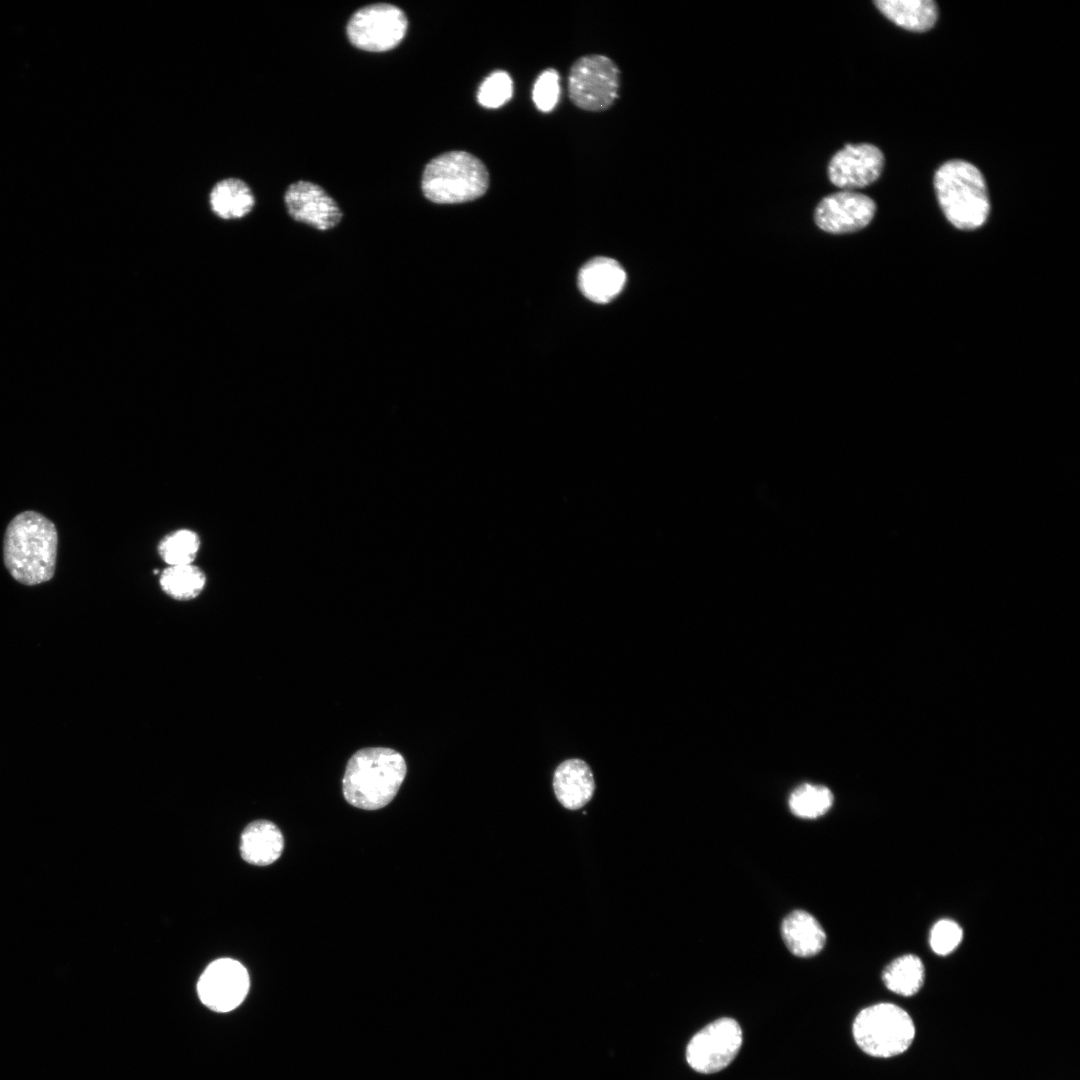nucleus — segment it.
<instances>
[{
  "mask_svg": "<svg viewBox=\"0 0 1080 1080\" xmlns=\"http://www.w3.org/2000/svg\"><path fill=\"white\" fill-rule=\"evenodd\" d=\"M201 547L194 530L182 528L166 534L157 545V552L167 566L193 564Z\"/></svg>",
  "mask_w": 1080,
  "mask_h": 1080,
  "instance_id": "21",
  "label": "nucleus"
},
{
  "mask_svg": "<svg viewBox=\"0 0 1080 1080\" xmlns=\"http://www.w3.org/2000/svg\"><path fill=\"white\" fill-rule=\"evenodd\" d=\"M57 544V530L51 520L36 511L21 512L5 531V567L21 584L47 582L55 572Z\"/></svg>",
  "mask_w": 1080,
  "mask_h": 1080,
  "instance_id": "1",
  "label": "nucleus"
},
{
  "mask_svg": "<svg viewBox=\"0 0 1080 1080\" xmlns=\"http://www.w3.org/2000/svg\"><path fill=\"white\" fill-rule=\"evenodd\" d=\"M925 970L921 959L907 954L896 958L882 973L885 986L892 992L910 997L922 988Z\"/></svg>",
  "mask_w": 1080,
  "mask_h": 1080,
  "instance_id": "20",
  "label": "nucleus"
},
{
  "mask_svg": "<svg viewBox=\"0 0 1080 1080\" xmlns=\"http://www.w3.org/2000/svg\"><path fill=\"white\" fill-rule=\"evenodd\" d=\"M557 800L569 810L583 807L593 796L595 782L589 765L581 759L562 762L553 776Z\"/></svg>",
  "mask_w": 1080,
  "mask_h": 1080,
  "instance_id": "14",
  "label": "nucleus"
},
{
  "mask_svg": "<svg viewBox=\"0 0 1080 1080\" xmlns=\"http://www.w3.org/2000/svg\"><path fill=\"white\" fill-rule=\"evenodd\" d=\"M626 273L614 259L597 257L579 271L578 286L583 295L595 303H608L623 289Z\"/></svg>",
  "mask_w": 1080,
  "mask_h": 1080,
  "instance_id": "13",
  "label": "nucleus"
},
{
  "mask_svg": "<svg viewBox=\"0 0 1080 1080\" xmlns=\"http://www.w3.org/2000/svg\"><path fill=\"white\" fill-rule=\"evenodd\" d=\"M408 27L405 13L398 7L379 3L357 10L347 24V36L355 47L383 52L396 47Z\"/></svg>",
  "mask_w": 1080,
  "mask_h": 1080,
  "instance_id": "7",
  "label": "nucleus"
},
{
  "mask_svg": "<svg viewBox=\"0 0 1080 1080\" xmlns=\"http://www.w3.org/2000/svg\"><path fill=\"white\" fill-rule=\"evenodd\" d=\"M852 1034L866 1054L888 1058L904 1053L915 1037L911 1016L893 1003H878L862 1009L854 1019Z\"/></svg>",
  "mask_w": 1080,
  "mask_h": 1080,
  "instance_id": "5",
  "label": "nucleus"
},
{
  "mask_svg": "<svg viewBox=\"0 0 1080 1080\" xmlns=\"http://www.w3.org/2000/svg\"><path fill=\"white\" fill-rule=\"evenodd\" d=\"M208 204L218 218L226 221L238 220L253 211L256 197L246 181L238 177H226L211 187Z\"/></svg>",
  "mask_w": 1080,
  "mask_h": 1080,
  "instance_id": "15",
  "label": "nucleus"
},
{
  "mask_svg": "<svg viewBox=\"0 0 1080 1080\" xmlns=\"http://www.w3.org/2000/svg\"><path fill=\"white\" fill-rule=\"evenodd\" d=\"M938 203L948 221L958 229L981 227L990 212L986 181L980 170L963 160H950L935 173Z\"/></svg>",
  "mask_w": 1080,
  "mask_h": 1080,
  "instance_id": "3",
  "label": "nucleus"
},
{
  "mask_svg": "<svg viewBox=\"0 0 1080 1080\" xmlns=\"http://www.w3.org/2000/svg\"><path fill=\"white\" fill-rule=\"evenodd\" d=\"M791 812L797 817L814 819L824 815L833 804V794L827 787L802 784L795 788L788 800Z\"/></svg>",
  "mask_w": 1080,
  "mask_h": 1080,
  "instance_id": "22",
  "label": "nucleus"
},
{
  "mask_svg": "<svg viewBox=\"0 0 1080 1080\" xmlns=\"http://www.w3.org/2000/svg\"><path fill=\"white\" fill-rule=\"evenodd\" d=\"M513 94V81L510 75L501 70L492 72L481 83L477 100L485 108L495 109L507 103Z\"/></svg>",
  "mask_w": 1080,
  "mask_h": 1080,
  "instance_id": "23",
  "label": "nucleus"
},
{
  "mask_svg": "<svg viewBox=\"0 0 1080 1080\" xmlns=\"http://www.w3.org/2000/svg\"><path fill=\"white\" fill-rule=\"evenodd\" d=\"M742 1045V1030L733 1018H719L698 1031L686 1049V1060L699 1073L723 1070L736 1057Z\"/></svg>",
  "mask_w": 1080,
  "mask_h": 1080,
  "instance_id": "8",
  "label": "nucleus"
},
{
  "mask_svg": "<svg viewBox=\"0 0 1080 1080\" xmlns=\"http://www.w3.org/2000/svg\"><path fill=\"white\" fill-rule=\"evenodd\" d=\"M560 95L559 75L556 70L550 68L544 70L537 78L532 98L535 106L542 112H549L557 105Z\"/></svg>",
  "mask_w": 1080,
  "mask_h": 1080,
  "instance_id": "24",
  "label": "nucleus"
},
{
  "mask_svg": "<svg viewBox=\"0 0 1080 1080\" xmlns=\"http://www.w3.org/2000/svg\"><path fill=\"white\" fill-rule=\"evenodd\" d=\"M884 156L872 144H848L830 160L828 176L837 187L849 190L875 182L883 169Z\"/></svg>",
  "mask_w": 1080,
  "mask_h": 1080,
  "instance_id": "12",
  "label": "nucleus"
},
{
  "mask_svg": "<svg viewBox=\"0 0 1080 1080\" xmlns=\"http://www.w3.org/2000/svg\"><path fill=\"white\" fill-rule=\"evenodd\" d=\"M620 71L607 56L591 54L582 56L572 65L569 78V96L574 105L586 111H603L618 96Z\"/></svg>",
  "mask_w": 1080,
  "mask_h": 1080,
  "instance_id": "6",
  "label": "nucleus"
},
{
  "mask_svg": "<svg viewBox=\"0 0 1080 1080\" xmlns=\"http://www.w3.org/2000/svg\"><path fill=\"white\" fill-rule=\"evenodd\" d=\"M246 968L231 958L211 962L197 984L201 1002L216 1012H229L238 1007L249 990Z\"/></svg>",
  "mask_w": 1080,
  "mask_h": 1080,
  "instance_id": "9",
  "label": "nucleus"
},
{
  "mask_svg": "<svg viewBox=\"0 0 1080 1080\" xmlns=\"http://www.w3.org/2000/svg\"><path fill=\"white\" fill-rule=\"evenodd\" d=\"M962 929L954 921L943 919L938 921L930 933V945L933 951L939 955L951 953L962 940Z\"/></svg>",
  "mask_w": 1080,
  "mask_h": 1080,
  "instance_id": "25",
  "label": "nucleus"
},
{
  "mask_svg": "<svg viewBox=\"0 0 1080 1080\" xmlns=\"http://www.w3.org/2000/svg\"><path fill=\"white\" fill-rule=\"evenodd\" d=\"M283 848V835L271 821H253L242 832L240 852L242 858L250 864H272L279 859Z\"/></svg>",
  "mask_w": 1080,
  "mask_h": 1080,
  "instance_id": "16",
  "label": "nucleus"
},
{
  "mask_svg": "<svg viewBox=\"0 0 1080 1080\" xmlns=\"http://www.w3.org/2000/svg\"><path fill=\"white\" fill-rule=\"evenodd\" d=\"M874 4L890 21L909 31H927L938 18L932 0H877Z\"/></svg>",
  "mask_w": 1080,
  "mask_h": 1080,
  "instance_id": "18",
  "label": "nucleus"
},
{
  "mask_svg": "<svg viewBox=\"0 0 1080 1080\" xmlns=\"http://www.w3.org/2000/svg\"><path fill=\"white\" fill-rule=\"evenodd\" d=\"M782 938L791 953L798 957H811L819 953L826 935L814 916L802 910L788 914L781 925Z\"/></svg>",
  "mask_w": 1080,
  "mask_h": 1080,
  "instance_id": "17",
  "label": "nucleus"
},
{
  "mask_svg": "<svg viewBox=\"0 0 1080 1080\" xmlns=\"http://www.w3.org/2000/svg\"><path fill=\"white\" fill-rule=\"evenodd\" d=\"M407 773L404 757L394 749L368 747L349 759L342 780L346 801L357 808L377 810L397 795Z\"/></svg>",
  "mask_w": 1080,
  "mask_h": 1080,
  "instance_id": "2",
  "label": "nucleus"
},
{
  "mask_svg": "<svg viewBox=\"0 0 1080 1080\" xmlns=\"http://www.w3.org/2000/svg\"><path fill=\"white\" fill-rule=\"evenodd\" d=\"M489 173L483 162L465 151H451L433 158L425 167L421 187L424 196L437 204L473 201L485 194Z\"/></svg>",
  "mask_w": 1080,
  "mask_h": 1080,
  "instance_id": "4",
  "label": "nucleus"
},
{
  "mask_svg": "<svg viewBox=\"0 0 1080 1080\" xmlns=\"http://www.w3.org/2000/svg\"><path fill=\"white\" fill-rule=\"evenodd\" d=\"M284 204L292 219L317 230L332 229L342 219L335 200L319 185L309 181L290 184L284 194Z\"/></svg>",
  "mask_w": 1080,
  "mask_h": 1080,
  "instance_id": "11",
  "label": "nucleus"
},
{
  "mask_svg": "<svg viewBox=\"0 0 1080 1080\" xmlns=\"http://www.w3.org/2000/svg\"><path fill=\"white\" fill-rule=\"evenodd\" d=\"M876 205L861 193L850 190L823 198L815 209L817 226L828 233H851L866 227L873 219Z\"/></svg>",
  "mask_w": 1080,
  "mask_h": 1080,
  "instance_id": "10",
  "label": "nucleus"
},
{
  "mask_svg": "<svg viewBox=\"0 0 1080 1080\" xmlns=\"http://www.w3.org/2000/svg\"><path fill=\"white\" fill-rule=\"evenodd\" d=\"M207 583L205 572L193 564L167 566L159 572L161 590L170 598L189 601L197 598Z\"/></svg>",
  "mask_w": 1080,
  "mask_h": 1080,
  "instance_id": "19",
  "label": "nucleus"
}]
</instances>
